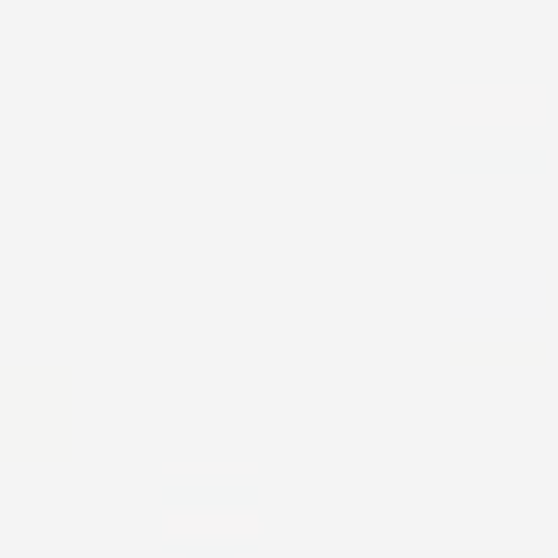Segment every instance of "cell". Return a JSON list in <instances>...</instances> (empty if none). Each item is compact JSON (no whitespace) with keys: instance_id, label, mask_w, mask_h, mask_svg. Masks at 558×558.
Masks as SVG:
<instances>
[{"instance_id":"1","label":"cell","mask_w":558,"mask_h":558,"mask_svg":"<svg viewBox=\"0 0 558 558\" xmlns=\"http://www.w3.org/2000/svg\"><path fill=\"white\" fill-rule=\"evenodd\" d=\"M546 109H553V97H546L541 85H462L450 90V114H457V126H546Z\"/></svg>"}]
</instances>
